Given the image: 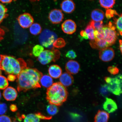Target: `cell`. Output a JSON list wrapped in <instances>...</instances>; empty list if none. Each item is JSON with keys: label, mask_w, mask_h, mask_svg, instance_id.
Returning a JSON list of instances; mask_svg holds the SVG:
<instances>
[{"label": "cell", "mask_w": 122, "mask_h": 122, "mask_svg": "<svg viewBox=\"0 0 122 122\" xmlns=\"http://www.w3.org/2000/svg\"><path fill=\"white\" fill-rule=\"evenodd\" d=\"M94 39H104V34L102 28L98 30H94Z\"/></svg>", "instance_id": "836d02e7"}, {"label": "cell", "mask_w": 122, "mask_h": 122, "mask_svg": "<svg viewBox=\"0 0 122 122\" xmlns=\"http://www.w3.org/2000/svg\"><path fill=\"white\" fill-rule=\"evenodd\" d=\"M61 7L62 11L70 14L75 10V4L72 0H64L61 3Z\"/></svg>", "instance_id": "9a60e30c"}, {"label": "cell", "mask_w": 122, "mask_h": 122, "mask_svg": "<svg viewBox=\"0 0 122 122\" xmlns=\"http://www.w3.org/2000/svg\"><path fill=\"white\" fill-rule=\"evenodd\" d=\"M119 48L120 49V51H121V54H122V41L121 40H120L119 41Z\"/></svg>", "instance_id": "f6af8a7d"}, {"label": "cell", "mask_w": 122, "mask_h": 122, "mask_svg": "<svg viewBox=\"0 0 122 122\" xmlns=\"http://www.w3.org/2000/svg\"><path fill=\"white\" fill-rule=\"evenodd\" d=\"M122 77L121 74L114 77H105L107 89L109 92L116 95H120L122 93Z\"/></svg>", "instance_id": "277c9868"}, {"label": "cell", "mask_w": 122, "mask_h": 122, "mask_svg": "<svg viewBox=\"0 0 122 122\" xmlns=\"http://www.w3.org/2000/svg\"><path fill=\"white\" fill-rule=\"evenodd\" d=\"M52 117L43 115L41 113L35 114H30L25 116L24 122H39L41 120H50Z\"/></svg>", "instance_id": "8fae6325"}, {"label": "cell", "mask_w": 122, "mask_h": 122, "mask_svg": "<svg viewBox=\"0 0 122 122\" xmlns=\"http://www.w3.org/2000/svg\"><path fill=\"white\" fill-rule=\"evenodd\" d=\"M104 34V39L109 46L115 43L117 39V34L116 30L112 29L107 25L102 28Z\"/></svg>", "instance_id": "52a82bcc"}, {"label": "cell", "mask_w": 122, "mask_h": 122, "mask_svg": "<svg viewBox=\"0 0 122 122\" xmlns=\"http://www.w3.org/2000/svg\"><path fill=\"white\" fill-rule=\"evenodd\" d=\"M80 35L81 36H82V37L83 38V39H88V37L87 36V34L85 30H82L80 32Z\"/></svg>", "instance_id": "60d3db41"}, {"label": "cell", "mask_w": 122, "mask_h": 122, "mask_svg": "<svg viewBox=\"0 0 122 122\" xmlns=\"http://www.w3.org/2000/svg\"><path fill=\"white\" fill-rule=\"evenodd\" d=\"M109 113L106 111H99L95 116V122H107L109 119Z\"/></svg>", "instance_id": "7402d4cb"}, {"label": "cell", "mask_w": 122, "mask_h": 122, "mask_svg": "<svg viewBox=\"0 0 122 122\" xmlns=\"http://www.w3.org/2000/svg\"><path fill=\"white\" fill-rule=\"evenodd\" d=\"M10 110L13 112H15L17 110L18 108L16 105L11 104L10 107Z\"/></svg>", "instance_id": "b9f144b4"}, {"label": "cell", "mask_w": 122, "mask_h": 122, "mask_svg": "<svg viewBox=\"0 0 122 122\" xmlns=\"http://www.w3.org/2000/svg\"><path fill=\"white\" fill-rule=\"evenodd\" d=\"M4 34V30L0 27V41L3 39Z\"/></svg>", "instance_id": "ee69618b"}, {"label": "cell", "mask_w": 122, "mask_h": 122, "mask_svg": "<svg viewBox=\"0 0 122 122\" xmlns=\"http://www.w3.org/2000/svg\"><path fill=\"white\" fill-rule=\"evenodd\" d=\"M80 64L75 61H69L65 66V69L67 72L71 74H77L80 71Z\"/></svg>", "instance_id": "5bb4252c"}, {"label": "cell", "mask_w": 122, "mask_h": 122, "mask_svg": "<svg viewBox=\"0 0 122 122\" xmlns=\"http://www.w3.org/2000/svg\"><path fill=\"white\" fill-rule=\"evenodd\" d=\"M19 25L24 29L29 28L34 22V19L30 14L24 13L20 15L18 18Z\"/></svg>", "instance_id": "ba28073f"}, {"label": "cell", "mask_w": 122, "mask_h": 122, "mask_svg": "<svg viewBox=\"0 0 122 122\" xmlns=\"http://www.w3.org/2000/svg\"><path fill=\"white\" fill-rule=\"evenodd\" d=\"M3 96L7 101H13L17 97V92L14 88L11 86L7 87L4 90Z\"/></svg>", "instance_id": "4fadbf2b"}, {"label": "cell", "mask_w": 122, "mask_h": 122, "mask_svg": "<svg viewBox=\"0 0 122 122\" xmlns=\"http://www.w3.org/2000/svg\"><path fill=\"white\" fill-rule=\"evenodd\" d=\"M0 122H12L10 117L5 115L0 116Z\"/></svg>", "instance_id": "f35d334b"}, {"label": "cell", "mask_w": 122, "mask_h": 122, "mask_svg": "<svg viewBox=\"0 0 122 122\" xmlns=\"http://www.w3.org/2000/svg\"><path fill=\"white\" fill-rule=\"evenodd\" d=\"M40 83L44 87L48 88L53 84V80L52 78L50 76L45 75H42L41 77Z\"/></svg>", "instance_id": "44dd1931"}, {"label": "cell", "mask_w": 122, "mask_h": 122, "mask_svg": "<svg viewBox=\"0 0 122 122\" xmlns=\"http://www.w3.org/2000/svg\"><path fill=\"white\" fill-rule=\"evenodd\" d=\"M8 85V81L7 78L0 75V90L5 89Z\"/></svg>", "instance_id": "f546056e"}, {"label": "cell", "mask_w": 122, "mask_h": 122, "mask_svg": "<svg viewBox=\"0 0 122 122\" xmlns=\"http://www.w3.org/2000/svg\"><path fill=\"white\" fill-rule=\"evenodd\" d=\"M103 109L108 113L115 112L117 109V106L115 102L111 98L107 97L103 105Z\"/></svg>", "instance_id": "2e32d148"}, {"label": "cell", "mask_w": 122, "mask_h": 122, "mask_svg": "<svg viewBox=\"0 0 122 122\" xmlns=\"http://www.w3.org/2000/svg\"><path fill=\"white\" fill-rule=\"evenodd\" d=\"M66 45V42L62 38L57 39L53 44V46L57 48H63Z\"/></svg>", "instance_id": "1f68e13d"}, {"label": "cell", "mask_w": 122, "mask_h": 122, "mask_svg": "<svg viewBox=\"0 0 122 122\" xmlns=\"http://www.w3.org/2000/svg\"><path fill=\"white\" fill-rule=\"evenodd\" d=\"M59 77L60 83L65 87L71 86L74 81V79L72 76L67 72L64 73Z\"/></svg>", "instance_id": "ac0fdd59"}, {"label": "cell", "mask_w": 122, "mask_h": 122, "mask_svg": "<svg viewBox=\"0 0 122 122\" xmlns=\"http://www.w3.org/2000/svg\"><path fill=\"white\" fill-rule=\"evenodd\" d=\"M1 96H2V94L0 91V100L1 97Z\"/></svg>", "instance_id": "7dc6e473"}, {"label": "cell", "mask_w": 122, "mask_h": 122, "mask_svg": "<svg viewBox=\"0 0 122 122\" xmlns=\"http://www.w3.org/2000/svg\"><path fill=\"white\" fill-rule=\"evenodd\" d=\"M85 31L87 35L88 39L91 40L94 39V30L89 24L86 26Z\"/></svg>", "instance_id": "4dcf8cb0"}, {"label": "cell", "mask_w": 122, "mask_h": 122, "mask_svg": "<svg viewBox=\"0 0 122 122\" xmlns=\"http://www.w3.org/2000/svg\"><path fill=\"white\" fill-rule=\"evenodd\" d=\"M89 25L94 30H98L101 29L103 27L102 21L96 22L92 20L90 22Z\"/></svg>", "instance_id": "f1b7e54d"}, {"label": "cell", "mask_w": 122, "mask_h": 122, "mask_svg": "<svg viewBox=\"0 0 122 122\" xmlns=\"http://www.w3.org/2000/svg\"><path fill=\"white\" fill-rule=\"evenodd\" d=\"M26 66V63L23 59H16L10 56H3L0 63V67L1 70L7 74H13L17 77Z\"/></svg>", "instance_id": "3957f363"}, {"label": "cell", "mask_w": 122, "mask_h": 122, "mask_svg": "<svg viewBox=\"0 0 122 122\" xmlns=\"http://www.w3.org/2000/svg\"><path fill=\"white\" fill-rule=\"evenodd\" d=\"M2 55L0 54V63L2 58Z\"/></svg>", "instance_id": "bcb514c9"}, {"label": "cell", "mask_w": 122, "mask_h": 122, "mask_svg": "<svg viewBox=\"0 0 122 122\" xmlns=\"http://www.w3.org/2000/svg\"><path fill=\"white\" fill-rule=\"evenodd\" d=\"M105 15L101 10L96 9L92 12L91 17L92 20L96 22L102 21L104 18Z\"/></svg>", "instance_id": "ffe728a7"}, {"label": "cell", "mask_w": 122, "mask_h": 122, "mask_svg": "<svg viewBox=\"0 0 122 122\" xmlns=\"http://www.w3.org/2000/svg\"><path fill=\"white\" fill-rule=\"evenodd\" d=\"M29 30L31 34L34 36H37L40 34L42 31V29L41 25L37 23H34L29 27Z\"/></svg>", "instance_id": "603a6c76"}, {"label": "cell", "mask_w": 122, "mask_h": 122, "mask_svg": "<svg viewBox=\"0 0 122 122\" xmlns=\"http://www.w3.org/2000/svg\"><path fill=\"white\" fill-rule=\"evenodd\" d=\"M89 44L92 48L100 50L109 46L104 39L100 40L94 39L91 40Z\"/></svg>", "instance_id": "e0dca14e"}, {"label": "cell", "mask_w": 122, "mask_h": 122, "mask_svg": "<svg viewBox=\"0 0 122 122\" xmlns=\"http://www.w3.org/2000/svg\"><path fill=\"white\" fill-rule=\"evenodd\" d=\"M16 122V121H14V122Z\"/></svg>", "instance_id": "681fc988"}, {"label": "cell", "mask_w": 122, "mask_h": 122, "mask_svg": "<svg viewBox=\"0 0 122 122\" xmlns=\"http://www.w3.org/2000/svg\"><path fill=\"white\" fill-rule=\"evenodd\" d=\"M48 18L50 21L53 24H58L63 20L64 14L61 10L54 9L50 12Z\"/></svg>", "instance_id": "30bf717a"}, {"label": "cell", "mask_w": 122, "mask_h": 122, "mask_svg": "<svg viewBox=\"0 0 122 122\" xmlns=\"http://www.w3.org/2000/svg\"><path fill=\"white\" fill-rule=\"evenodd\" d=\"M46 110L48 113L50 115H54L58 111L57 106L52 104H50L47 106Z\"/></svg>", "instance_id": "484cf974"}, {"label": "cell", "mask_w": 122, "mask_h": 122, "mask_svg": "<svg viewBox=\"0 0 122 122\" xmlns=\"http://www.w3.org/2000/svg\"><path fill=\"white\" fill-rule=\"evenodd\" d=\"M48 71L50 76L53 78H58L62 74L61 69L57 65L51 66L48 69Z\"/></svg>", "instance_id": "d6986e66"}, {"label": "cell", "mask_w": 122, "mask_h": 122, "mask_svg": "<svg viewBox=\"0 0 122 122\" xmlns=\"http://www.w3.org/2000/svg\"><path fill=\"white\" fill-rule=\"evenodd\" d=\"M100 92L103 97H106L109 95V92L108 91L106 84L102 85L100 89Z\"/></svg>", "instance_id": "e575fe53"}, {"label": "cell", "mask_w": 122, "mask_h": 122, "mask_svg": "<svg viewBox=\"0 0 122 122\" xmlns=\"http://www.w3.org/2000/svg\"><path fill=\"white\" fill-rule=\"evenodd\" d=\"M44 48L42 45H36L33 47L32 53L35 57H38L44 50Z\"/></svg>", "instance_id": "83f0119b"}, {"label": "cell", "mask_w": 122, "mask_h": 122, "mask_svg": "<svg viewBox=\"0 0 122 122\" xmlns=\"http://www.w3.org/2000/svg\"><path fill=\"white\" fill-rule=\"evenodd\" d=\"M7 106L4 103H0V116L3 115L7 112Z\"/></svg>", "instance_id": "74e56055"}, {"label": "cell", "mask_w": 122, "mask_h": 122, "mask_svg": "<svg viewBox=\"0 0 122 122\" xmlns=\"http://www.w3.org/2000/svg\"><path fill=\"white\" fill-rule=\"evenodd\" d=\"M99 58L104 62L110 61L113 59L115 53L112 48L107 47L100 50L99 53Z\"/></svg>", "instance_id": "9c48e42d"}, {"label": "cell", "mask_w": 122, "mask_h": 122, "mask_svg": "<svg viewBox=\"0 0 122 122\" xmlns=\"http://www.w3.org/2000/svg\"><path fill=\"white\" fill-rule=\"evenodd\" d=\"M60 52L57 50H44L38 57V60L42 64L46 65L52 61L55 62L60 58Z\"/></svg>", "instance_id": "8992f818"}, {"label": "cell", "mask_w": 122, "mask_h": 122, "mask_svg": "<svg viewBox=\"0 0 122 122\" xmlns=\"http://www.w3.org/2000/svg\"><path fill=\"white\" fill-rule=\"evenodd\" d=\"M13 0H0V2L3 4H9L12 2Z\"/></svg>", "instance_id": "7bdbcfd3"}, {"label": "cell", "mask_w": 122, "mask_h": 122, "mask_svg": "<svg viewBox=\"0 0 122 122\" xmlns=\"http://www.w3.org/2000/svg\"><path fill=\"white\" fill-rule=\"evenodd\" d=\"M107 70L109 72L113 75L118 74L119 72V69L116 66H110L108 67Z\"/></svg>", "instance_id": "d590c367"}, {"label": "cell", "mask_w": 122, "mask_h": 122, "mask_svg": "<svg viewBox=\"0 0 122 122\" xmlns=\"http://www.w3.org/2000/svg\"><path fill=\"white\" fill-rule=\"evenodd\" d=\"M61 28L64 33L71 35L75 32L77 28L76 24L71 20H67L64 21L62 24Z\"/></svg>", "instance_id": "7c38bea8"}, {"label": "cell", "mask_w": 122, "mask_h": 122, "mask_svg": "<svg viewBox=\"0 0 122 122\" xmlns=\"http://www.w3.org/2000/svg\"><path fill=\"white\" fill-rule=\"evenodd\" d=\"M17 76L13 74H9L7 76V79L9 81L13 82L16 80Z\"/></svg>", "instance_id": "ab89813d"}, {"label": "cell", "mask_w": 122, "mask_h": 122, "mask_svg": "<svg viewBox=\"0 0 122 122\" xmlns=\"http://www.w3.org/2000/svg\"><path fill=\"white\" fill-rule=\"evenodd\" d=\"M116 15H118V16H120L115 10L109 9L106 10V16L107 19H110Z\"/></svg>", "instance_id": "d6a6232c"}, {"label": "cell", "mask_w": 122, "mask_h": 122, "mask_svg": "<svg viewBox=\"0 0 122 122\" xmlns=\"http://www.w3.org/2000/svg\"><path fill=\"white\" fill-rule=\"evenodd\" d=\"M42 75V73L36 69L24 68L17 76L18 91L25 92L40 88V80Z\"/></svg>", "instance_id": "6da1fadb"}, {"label": "cell", "mask_w": 122, "mask_h": 122, "mask_svg": "<svg viewBox=\"0 0 122 122\" xmlns=\"http://www.w3.org/2000/svg\"><path fill=\"white\" fill-rule=\"evenodd\" d=\"M66 57L68 58L73 59L76 58L77 56L75 51L73 50H69L66 54Z\"/></svg>", "instance_id": "8d00e7d4"}, {"label": "cell", "mask_w": 122, "mask_h": 122, "mask_svg": "<svg viewBox=\"0 0 122 122\" xmlns=\"http://www.w3.org/2000/svg\"><path fill=\"white\" fill-rule=\"evenodd\" d=\"M1 69L0 67V75H1Z\"/></svg>", "instance_id": "c3c4849f"}, {"label": "cell", "mask_w": 122, "mask_h": 122, "mask_svg": "<svg viewBox=\"0 0 122 122\" xmlns=\"http://www.w3.org/2000/svg\"><path fill=\"white\" fill-rule=\"evenodd\" d=\"M101 6L104 8H112L115 3V0H99Z\"/></svg>", "instance_id": "cb8c5ba5"}, {"label": "cell", "mask_w": 122, "mask_h": 122, "mask_svg": "<svg viewBox=\"0 0 122 122\" xmlns=\"http://www.w3.org/2000/svg\"><path fill=\"white\" fill-rule=\"evenodd\" d=\"M57 39L56 33L48 29L42 31L39 37V42L41 45L48 48H52L53 43Z\"/></svg>", "instance_id": "5b68a950"}, {"label": "cell", "mask_w": 122, "mask_h": 122, "mask_svg": "<svg viewBox=\"0 0 122 122\" xmlns=\"http://www.w3.org/2000/svg\"><path fill=\"white\" fill-rule=\"evenodd\" d=\"M7 9L4 4L0 2V24L7 16Z\"/></svg>", "instance_id": "d4e9b609"}, {"label": "cell", "mask_w": 122, "mask_h": 122, "mask_svg": "<svg viewBox=\"0 0 122 122\" xmlns=\"http://www.w3.org/2000/svg\"><path fill=\"white\" fill-rule=\"evenodd\" d=\"M68 92L65 87L60 82L53 83L47 89L46 98L50 104L60 106L66 101Z\"/></svg>", "instance_id": "7a4b0ae2"}, {"label": "cell", "mask_w": 122, "mask_h": 122, "mask_svg": "<svg viewBox=\"0 0 122 122\" xmlns=\"http://www.w3.org/2000/svg\"><path fill=\"white\" fill-rule=\"evenodd\" d=\"M122 14L119 16L118 19L115 18H114V19L115 27H117L119 33L121 36H122Z\"/></svg>", "instance_id": "4316f807"}]
</instances>
